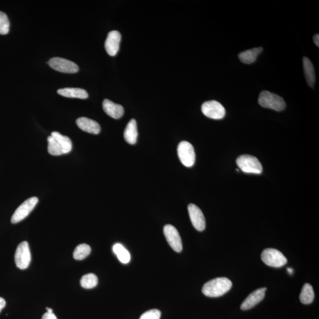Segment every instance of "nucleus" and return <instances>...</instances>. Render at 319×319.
Masks as SVG:
<instances>
[{
    "instance_id": "28",
    "label": "nucleus",
    "mask_w": 319,
    "mask_h": 319,
    "mask_svg": "<svg viewBox=\"0 0 319 319\" xmlns=\"http://www.w3.org/2000/svg\"><path fill=\"white\" fill-rule=\"evenodd\" d=\"M41 319H57L55 315L53 314H49V313H46L43 316Z\"/></svg>"
},
{
    "instance_id": "30",
    "label": "nucleus",
    "mask_w": 319,
    "mask_h": 319,
    "mask_svg": "<svg viewBox=\"0 0 319 319\" xmlns=\"http://www.w3.org/2000/svg\"><path fill=\"white\" fill-rule=\"evenodd\" d=\"M314 42L318 47H319V34H316L314 37Z\"/></svg>"
},
{
    "instance_id": "12",
    "label": "nucleus",
    "mask_w": 319,
    "mask_h": 319,
    "mask_svg": "<svg viewBox=\"0 0 319 319\" xmlns=\"http://www.w3.org/2000/svg\"><path fill=\"white\" fill-rule=\"evenodd\" d=\"M121 36L120 32L114 30L110 32L105 41V48L108 55L114 56L119 52Z\"/></svg>"
},
{
    "instance_id": "18",
    "label": "nucleus",
    "mask_w": 319,
    "mask_h": 319,
    "mask_svg": "<svg viewBox=\"0 0 319 319\" xmlns=\"http://www.w3.org/2000/svg\"><path fill=\"white\" fill-rule=\"evenodd\" d=\"M303 62L306 82L311 87H314L316 76L314 65L310 59L306 57L303 58Z\"/></svg>"
},
{
    "instance_id": "23",
    "label": "nucleus",
    "mask_w": 319,
    "mask_h": 319,
    "mask_svg": "<svg viewBox=\"0 0 319 319\" xmlns=\"http://www.w3.org/2000/svg\"><path fill=\"white\" fill-rule=\"evenodd\" d=\"M47 142L48 152L50 155L55 156L65 155V152H64L62 146L53 137L51 136L48 137Z\"/></svg>"
},
{
    "instance_id": "15",
    "label": "nucleus",
    "mask_w": 319,
    "mask_h": 319,
    "mask_svg": "<svg viewBox=\"0 0 319 319\" xmlns=\"http://www.w3.org/2000/svg\"><path fill=\"white\" fill-rule=\"evenodd\" d=\"M103 107L105 113L114 119H120L123 116L124 110L122 105L115 104L109 100H105Z\"/></svg>"
},
{
    "instance_id": "6",
    "label": "nucleus",
    "mask_w": 319,
    "mask_h": 319,
    "mask_svg": "<svg viewBox=\"0 0 319 319\" xmlns=\"http://www.w3.org/2000/svg\"><path fill=\"white\" fill-rule=\"evenodd\" d=\"M16 266L18 269L24 270L27 269L31 262V253L28 242H22L16 249L14 255Z\"/></svg>"
},
{
    "instance_id": "3",
    "label": "nucleus",
    "mask_w": 319,
    "mask_h": 319,
    "mask_svg": "<svg viewBox=\"0 0 319 319\" xmlns=\"http://www.w3.org/2000/svg\"><path fill=\"white\" fill-rule=\"evenodd\" d=\"M238 167L246 173L261 174L263 166L258 160L254 156L245 155L239 156L237 160Z\"/></svg>"
},
{
    "instance_id": "19",
    "label": "nucleus",
    "mask_w": 319,
    "mask_h": 319,
    "mask_svg": "<svg viewBox=\"0 0 319 319\" xmlns=\"http://www.w3.org/2000/svg\"><path fill=\"white\" fill-rule=\"evenodd\" d=\"M262 47L254 48V49L244 51L239 54L238 57L241 62L245 64H251L256 61L257 57L262 52Z\"/></svg>"
},
{
    "instance_id": "26",
    "label": "nucleus",
    "mask_w": 319,
    "mask_h": 319,
    "mask_svg": "<svg viewBox=\"0 0 319 319\" xmlns=\"http://www.w3.org/2000/svg\"><path fill=\"white\" fill-rule=\"evenodd\" d=\"M9 30V21L7 15L0 11V34L5 35Z\"/></svg>"
},
{
    "instance_id": "24",
    "label": "nucleus",
    "mask_w": 319,
    "mask_h": 319,
    "mask_svg": "<svg viewBox=\"0 0 319 319\" xmlns=\"http://www.w3.org/2000/svg\"><path fill=\"white\" fill-rule=\"evenodd\" d=\"M91 252V248L89 245L82 244L78 245L73 252V257L76 260H82L87 258Z\"/></svg>"
},
{
    "instance_id": "14",
    "label": "nucleus",
    "mask_w": 319,
    "mask_h": 319,
    "mask_svg": "<svg viewBox=\"0 0 319 319\" xmlns=\"http://www.w3.org/2000/svg\"><path fill=\"white\" fill-rule=\"evenodd\" d=\"M76 124L80 129L85 132L93 134V135H98L101 132L100 124L96 122L95 121L88 119V118H79L76 120Z\"/></svg>"
},
{
    "instance_id": "31",
    "label": "nucleus",
    "mask_w": 319,
    "mask_h": 319,
    "mask_svg": "<svg viewBox=\"0 0 319 319\" xmlns=\"http://www.w3.org/2000/svg\"><path fill=\"white\" fill-rule=\"evenodd\" d=\"M287 271H288V273L290 274H292L293 272H294V271H293V270L291 269V268H288V269H287Z\"/></svg>"
},
{
    "instance_id": "32",
    "label": "nucleus",
    "mask_w": 319,
    "mask_h": 319,
    "mask_svg": "<svg viewBox=\"0 0 319 319\" xmlns=\"http://www.w3.org/2000/svg\"><path fill=\"white\" fill-rule=\"evenodd\" d=\"M47 312L49 313V314H53V310L52 309L46 308Z\"/></svg>"
},
{
    "instance_id": "16",
    "label": "nucleus",
    "mask_w": 319,
    "mask_h": 319,
    "mask_svg": "<svg viewBox=\"0 0 319 319\" xmlns=\"http://www.w3.org/2000/svg\"><path fill=\"white\" fill-rule=\"evenodd\" d=\"M124 137L126 142L130 145H134L137 143L138 132H137L136 120H131L128 123L125 131H124Z\"/></svg>"
},
{
    "instance_id": "22",
    "label": "nucleus",
    "mask_w": 319,
    "mask_h": 319,
    "mask_svg": "<svg viewBox=\"0 0 319 319\" xmlns=\"http://www.w3.org/2000/svg\"><path fill=\"white\" fill-rule=\"evenodd\" d=\"M51 136L53 137L62 146L65 154H68V153L71 152L72 143L68 137L63 136L61 134L56 132L51 134Z\"/></svg>"
},
{
    "instance_id": "8",
    "label": "nucleus",
    "mask_w": 319,
    "mask_h": 319,
    "mask_svg": "<svg viewBox=\"0 0 319 319\" xmlns=\"http://www.w3.org/2000/svg\"><path fill=\"white\" fill-rule=\"evenodd\" d=\"M202 111L206 117L213 120H221L226 114L224 107L216 101H209L204 103L202 105Z\"/></svg>"
},
{
    "instance_id": "21",
    "label": "nucleus",
    "mask_w": 319,
    "mask_h": 319,
    "mask_svg": "<svg viewBox=\"0 0 319 319\" xmlns=\"http://www.w3.org/2000/svg\"><path fill=\"white\" fill-rule=\"evenodd\" d=\"M113 252L117 255L120 262L128 264L131 260V255L127 249L122 244L117 243L113 248Z\"/></svg>"
},
{
    "instance_id": "11",
    "label": "nucleus",
    "mask_w": 319,
    "mask_h": 319,
    "mask_svg": "<svg viewBox=\"0 0 319 319\" xmlns=\"http://www.w3.org/2000/svg\"><path fill=\"white\" fill-rule=\"evenodd\" d=\"M188 211L194 228L199 231H203L206 227L205 216L202 210L194 204H190L188 206Z\"/></svg>"
},
{
    "instance_id": "10",
    "label": "nucleus",
    "mask_w": 319,
    "mask_h": 319,
    "mask_svg": "<svg viewBox=\"0 0 319 319\" xmlns=\"http://www.w3.org/2000/svg\"><path fill=\"white\" fill-rule=\"evenodd\" d=\"M163 231L169 245L174 251L180 253L183 249L182 242L176 228L173 225H166L164 226Z\"/></svg>"
},
{
    "instance_id": "4",
    "label": "nucleus",
    "mask_w": 319,
    "mask_h": 319,
    "mask_svg": "<svg viewBox=\"0 0 319 319\" xmlns=\"http://www.w3.org/2000/svg\"><path fill=\"white\" fill-rule=\"evenodd\" d=\"M261 259L267 266L275 268L282 267L287 263L285 255L279 250L273 248L264 250L261 254Z\"/></svg>"
},
{
    "instance_id": "2",
    "label": "nucleus",
    "mask_w": 319,
    "mask_h": 319,
    "mask_svg": "<svg viewBox=\"0 0 319 319\" xmlns=\"http://www.w3.org/2000/svg\"><path fill=\"white\" fill-rule=\"evenodd\" d=\"M258 103L261 107L276 111H282L286 107L285 101L282 97L267 91L261 92L258 98Z\"/></svg>"
},
{
    "instance_id": "17",
    "label": "nucleus",
    "mask_w": 319,
    "mask_h": 319,
    "mask_svg": "<svg viewBox=\"0 0 319 319\" xmlns=\"http://www.w3.org/2000/svg\"><path fill=\"white\" fill-rule=\"evenodd\" d=\"M57 93L66 98H79L82 99V100L88 98V92L84 89L81 88H66L60 89L57 91Z\"/></svg>"
},
{
    "instance_id": "7",
    "label": "nucleus",
    "mask_w": 319,
    "mask_h": 319,
    "mask_svg": "<svg viewBox=\"0 0 319 319\" xmlns=\"http://www.w3.org/2000/svg\"><path fill=\"white\" fill-rule=\"evenodd\" d=\"M39 202L36 197H32L24 201L21 205L15 210L14 214L11 217L12 223H17L23 221L24 219L30 214Z\"/></svg>"
},
{
    "instance_id": "13",
    "label": "nucleus",
    "mask_w": 319,
    "mask_h": 319,
    "mask_svg": "<svg viewBox=\"0 0 319 319\" xmlns=\"http://www.w3.org/2000/svg\"><path fill=\"white\" fill-rule=\"evenodd\" d=\"M267 288L258 289L249 295L241 306L242 311H247L254 307L264 298Z\"/></svg>"
},
{
    "instance_id": "29",
    "label": "nucleus",
    "mask_w": 319,
    "mask_h": 319,
    "mask_svg": "<svg viewBox=\"0 0 319 319\" xmlns=\"http://www.w3.org/2000/svg\"><path fill=\"white\" fill-rule=\"evenodd\" d=\"M5 304L6 303L5 300L0 297V312H1L2 309H4Z\"/></svg>"
},
{
    "instance_id": "1",
    "label": "nucleus",
    "mask_w": 319,
    "mask_h": 319,
    "mask_svg": "<svg viewBox=\"0 0 319 319\" xmlns=\"http://www.w3.org/2000/svg\"><path fill=\"white\" fill-rule=\"evenodd\" d=\"M232 286L230 280L225 277H219L205 283L203 286L202 293L209 298H218L228 292Z\"/></svg>"
},
{
    "instance_id": "9",
    "label": "nucleus",
    "mask_w": 319,
    "mask_h": 319,
    "mask_svg": "<svg viewBox=\"0 0 319 319\" xmlns=\"http://www.w3.org/2000/svg\"><path fill=\"white\" fill-rule=\"evenodd\" d=\"M47 63L51 68L60 72L75 73L79 71V67L75 63L61 57H53Z\"/></svg>"
},
{
    "instance_id": "27",
    "label": "nucleus",
    "mask_w": 319,
    "mask_h": 319,
    "mask_svg": "<svg viewBox=\"0 0 319 319\" xmlns=\"http://www.w3.org/2000/svg\"><path fill=\"white\" fill-rule=\"evenodd\" d=\"M160 311L158 309H152L144 313L139 319H160Z\"/></svg>"
},
{
    "instance_id": "5",
    "label": "nucleus",
    "mask_w": 319,
    "mask_h": 319,
    "mask_svg": "<svg viewBox=\"0 0 319 319\" xmlns=\"http://www.w3.org/2000/svg\"><path fill=\"white\" fill-rule=\"evenodd\" d=\"M178 158L184 166L192 167L195 162V153L192 145L189 142H181L178 145Z\"/></svg>"
},
{
    "instance_id": "20",
    "label": "nucleus",
    "mask_w": 319,
    "mask_h": 319,
    "mask_svg": "<svg viewBox=\"0 0 319 319\" xmlns=\"http://www.w3.org/2000/svg\"><path fill=\"white\" fill-rule=\"evenodd\" d=\"M315 293L313 287L309 283H306L303 287L300 300L303 304L309 305L314 301Z\"/></svg>"
},
{
    "instance_id": "25",
    "label": "nucleus",
    "mask_w": 319,
    "mask_h": 319,
    "mask_svg": "<svg viewBox=\"0 0 319 319\" xmlns=\"http://www.w3.org/2000/svg\"><path fill=\"white\" fill-rule=\"evenodd\" d=\"M80 283L83 288L91 289L97 286L98 279L94 274L89 273L83 276Z\"/></svg>"
}]
</instances>
